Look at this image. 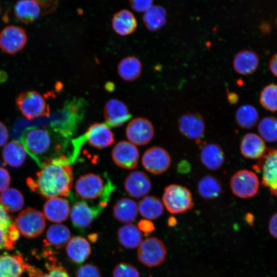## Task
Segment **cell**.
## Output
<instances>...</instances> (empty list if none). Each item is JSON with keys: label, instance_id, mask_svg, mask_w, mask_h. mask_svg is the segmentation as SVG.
<instances>
[{"label": "cell", "instance_id": "obj_1", "mask_svg": "<svg viewBox=\"0 0 277 277\" xmlns=\"http://www.w3.org/2000/svg\"><path fill=\"white\" fill-rule=\"evenodd\" d=\"M35 178L29 177L27 184L33 191L46 198L68 196L73 183L72 168L64 154L44 161Z\"/></svg>", "mask_w": 277, "mask_h": 277}, {"label": "cell", "instance_id": "obj_2", "mask_svg": "<svg viewBox=\"0 0 277 277\" xmlns=\"http://www.w3.org/2000/svg\"><path fill=\"white\" fill-rule=\"evenodd\" d=\"M37 127H28L21 136V143L26 153L39 166L45 161L61 155L64 142L60 134Z\"/></svg>", "mask_w": 277, "mask_h": 277}, {"label": "cell", "instance_id": "obj_3", "mask_svg": "<svg viewBox=\"0 0 277 277\" xmlns=\"http://www.w3.org/2000/svg\"><path fill=\"white\" fill-rule=\"evenodd\" d=\"M86 103L83 98L67 101L58 112V117L52 122V129L66 138L72 134L85 112Z\"/></svg>", "mask_w": 277, "mask_h": 277}, {"label": "cell", "instance_id": "obj_4", "mask_svg": "<svg viewBox=\"0 0 277 277\" xmlns=\"http://www.w3.org/2000/svg\"><path fill=\"white\" fill-rule=\"evenodd\" d=\"M162 201L167 211L173 214L185 213L194 206L190 191L177 184H171L165 188Z\"/></svg>", "mask_w": 277, "mask_h": 277}, {"label": "cell", "instance_id": "obj_5", "mask_svg": "<svg viewBox=\"0 0 277 277\" xmlns=\"http://www.w3.org/2000/svg\"><path fill=\"white\" fill-rule=\"evenodd\" d=\"M16 104L21 113L28 120L50 115L49 105L43 96L35 90L21 92L16 98Z\"/></svg>", "mask_w": 277, "mask_h": 277}, {"label": "cell", "instance_id": "obj_6", "mask_svg": "<svg viewBox=\"0 0 277 277\" xmlns=\"http://www.w3.org/2000/svg\"><path fill=\"white\" fill-rule=\"evenodd\" d=\"M19 233L28 238H35L44 231L46 220L39 211L28 208L21 212L14 220Z\"/></svg>", "mask_w": 277, "mask_h": 277}, {"label": "cell", "instance_id": "obj_7", "mask_svg": "<svg viewBox=\"0 0 277 277\" xmlns=\"http://www.w3.org/2000/svg\"><path fill=\"white\" fill-rule=\"evenodd\" d=\"M137 252L138 260L142 264L153 267L163 262L167 254V249L161 240L151 237L142 241Z\"/></svg>", "mask_w": 277, "mask_h": 277}, {"label": "cell", "instance_id": "obj_8", "mask_svg": "<svg viewBox=\"0 0 277 277\" xmlns=\"http://www.w3.org/2000/svg\"><path fill=\"white\" fill-rule=\"evenodd\" d=\"M259 180L256 174L247 169L236 172L231 177L230 186L232 192L241 199L255 196L259 191Z\"/></svg>", "mask_w": 277, "mask_h": 277}, {"label": "cell", "instance_id": "obj_9", "mask_svg": "<svg viewBox=\"0 0 277 277\" xmlns=\"http://www.w3.org/2000/svg\"><path fill=\"white\" fill-rule=\"evenodd\" d=\"M254 168L262 173L261 183L271 193L277 195V150L267 149L264 155L259 159Z\"/></svg>", "mask_w": 277, "mask_h": 277}, {"label": "cell", "instance_id": "obj_10", "mask_svg": "<svg viewBox=\"0 0 277 277\" xmlns=\"http://www.w3.org/2000/svg\"><path fill=\"white\" fill-rule=\"evenodd\" d=\"M27 39V33L23 28L6 26L0 32V49L10 55L16 54L25 47Z\"/></svg>", "mask_w": 277, "mask_h": 277}, {"label": "cell", "instance_id": "obj_11", "mask_svg": "<svg viewBox=\"0 0 277 277\" xmlns=\"http://www.w3.org/2000/svg\"><path fill=\"white\" fill-rule=\"evenodd\" d=\"M154 135V128L147 118L138 117L130 121L126 128V135L128 141L137 146L148 144Z\"/></svg>", "mask_w": 277, "mask_h": 277}, {"label": "cell", "instance_id": "obj_12", "mask_svg": "<svg viewBox=\"0 0 277 277\" xmlns=\"http://www.w3.org/2000/svg\"><path fill=\"white\" fill-rule=\"evenodd\" d=\"M171 156L168 151L160 146L148 149L143 154L142 164L144 168L153 174H161L170 167Z\"/></svg>", "mask_w": 277, "mask_h": 277}, {"label": "cell", "instance_id": "obj_13", "mask_svg": "<svg viewBox=\"0 0 277 277\" xmlns=\"http://www.w3.org/2000/svg\"><path fill=\"white\" fill-rule=\"evenodd\" d=\"M139 154L136 146L125 141L116 143L111 151V157L114 163L120 167L129 170L136 167Z\"/></svg>", "mask_w": 277, "mask_h": 277}, {"label": "cell", "instance_id": "obj_14", "mask_svg": "<svg viewBox=\"0 0 277 277\" xmlns=\"http://www.w3.org/2000/svg\"><path fill=\"white\" fill-rule=\"evenodd\" d=\"M74 188L77 194L85 200H95L104 192V181L98 175L87 173L81 176L76 181Z\"/></svg>", "mask_w": 277, "mask_h": 277}, {"label": "cell", "instance_id": "obj_15", "mask_svg": "<svg viewBox=\"0 0 277 277\" xmlns=\"http://www.w3.org/2000/svg\"><path fill=\"white\" fill-rule=\"evenodd\" d=\"M178 129L184 137L197 141L205 134V123L204 118L198 113H186L178 121Z\"/></svg>", "mask_w": 277, "mask_h": 277}, {"label": "cell", "instance_id": "obj_16", "mask_svg": "<svg viewBox=\"0 0 277 277\" xmlns=\"http://www.w3.org/2000/svg\"><path fill=\"white\" fill-rule=\"evenodd\" d=\"M104 206L90 207L87 202L75 203L70 209V217L73 226L82 231L90 227Z\"/></svg>", "mask_w": 277, "mask_h": 277}, {"label": "cell", "instance_id": "obj_17", "mask_svg": "<svg viewBox=\"0 0 277 277\" xmlns=\"http://www.w3.org/2000/svg\"><path fill=\"white\" fill-rule=\"evenodd\" d=\"M19 237L14 221L0 204V250L12 249Z\"/></svg>", "mask_w": 277, "mask_h": 277}, {"label": "cell", "instance_id": "obj_18", "mask_svg": "<svg viewBox=\"0 0 277 277\" xmlns=\"http://www.w3.org/2000/svg\"><path fill=\"white\" fill-rule=\"evenodd\" d=\"M104 116L107 124L112 127L121 126L131 117L126 104L114 98L106 102L104 108Z\"/></svg>", "mask_w": 277, "mask_h": 277}, {"label": "cell", "instance_id": "obj_19", "mask_svg": "<svg viewBox=\"0 0 277 277\" xmlns=\"http://www.w3.org/2000/svg\"><path fill=\"white\" fill-rule=\"evenodd\" d=\"M151 187L149 176L141 171L131 172L124 181V188L127 193L136 199L145 196L151 190Z\"/></svg>", "mask_w": 277, "mask_h": 277}, {"label": "cell", "instance_id": "obj_20", "mask_svg": "<svg viewBox=\"0 0 277 277\" xmlns=\"http://www.w3.org/2000/svg\"><path fill=\"white\" fill-rule=\"evenodd\" d=\"M85 137L91 146L98 149L108 147L114 142L113 132L104 123H95L90 126Z\"/></svg>", "mask_w": 277, "mask_h": 277}, {"label": "cell", "instance_id": "obj_21", "mask_svg": "<svg viewBox=\"0 0 277 277\" xmlns=\"http://www.w3.org/2000/svg\"><path fill=\"white\" fill-rule=\"evenodd\" d=\"M30 268L21 254L0 255V277H21Z\"/></svg>", "mask_w": 277, "mask_h": 277}, {"label": "cell", "instance_id": "obj_22", "mask_svg": "<svg viewBox=\"0 0 277 277\" xmlns=\"http://www.w3.org/2000/svg\"><path fill=\"white\" fill-rule=\"evenodd\" d=\"M44 216L54 223H61L68 218L70 209L67 200L60 197L49 198L43 207Z\"/></svg>", "mask_w": 277, "mask_h": 277}, {"label": "cell", "instance_id": "obj_23", "mask_svg": "<svg viewBox=\"0 0 277 277\" xmlns=\"http://www.w3.org/2000/svg\"><path fill=\"white\" fill-rule=\"evenodd\" d=\"M232 65L236 73L248 75L253 73L258 69L259 57L258 54L252 50H242L235 55Z\"/></svg>", "mask_w": 277, "mask_h": 277}, {"label": "cell", "instance_id": "obj_24", "mask_svg": "<svg viewBox=\"0 0 277 277\" xmlns=\"http://www.w3.org/2000/svg\"><path fill=\"white\" fill-rule=\"evenodd\" d=\"M267 149L264 141L253 133L245 134L240 143L241 153L247 159L259 160L264 155Z\"/></svg>", "mask_w": 277, "mask_h": 277}, {"label": "cell", "instance_id": "obj_25", "mask_svg": "<svg viewBox=\"0 0 277 277\" xmlns=\"http://www.w3.org/2000/svg\"><path fill=\"white\" fill-rule=\"evenodd\" d=\"M200 160L206 168L215 171L219 169L224 162V152L222 148L218 144H206L201 150Z\"/></svg>", "mask_w": 277, "mask_h": 277}, {"label": "cell", "instance_id": "obj_26", "mask_svg": "<svg viewBox=\"0 0 277 277\" xmlns=\"http://www.w3.org/2000/svg\"><path fill=\"white\" fill-rule=\"evenodd\" d=\"M42 12L41 6L35 0H18L14 6L15 17L25 24L34 22Z\"/></svg>", "mask_w": 277, "mask_h": 277}, {"label": "cell", "instance_id": "obj_27", "mask_svg": "<svg viewBox=\"0 0 277 277\" xmlns=\"http://www.w3.org/2000/svg\"><path fill=\"white\" fill-rule=\"evenodd\" d=\"M91 246L84 238L76 236L70 239L66 245V254L74 263L80 264L88 259L91 253Z\"/></svg>", "mask_w": 277, "mask_h": 277}, {"label": "cell", "instance_id": "obj_28", "mask_svg": "<svg viewBox=\"0 0 277 277\" xmlns=\"http://www.w3.org/2000/svg\"><path fill=\"white\" fill-rule=\"evenodd\" d=\"M138 205L133 200L127 197L118 200L113 206V213L119 222L129 224L137 217Z\"/></svg>", "mask_w": 277, "mask_h": 277}, {"label": "cell", "instance_id": "obj_29", "mask_svg": "<svg viewBox=\"0 0 277 277\" xmlns=\"http://www.w3.org/2000/svg\"><path fill=\"white\" fill-rule=\"evenodd\" d=\"M112 26L117 34L122 36L128 35L135 30L137 21L130 11L123 9L114 14Z\"/></svg>", "mask_w": 277, "mask_h": 277}, {"label": "cell", "instance_id": "obj_30", "mask_svg": "<svg viewBox=\"0 0 277 277\" xmlns=\"http://www.w3.org/2000/svg\"><path fill=\"white\" fill-rule=\"evenodd\" d=\"M117 237L119 243L126 249H134L142 241V234L138 227L129 223L121 226L117 230Z\"/></svg>", "mask_w": 277, "mask_h": 277}, {"label": "cell", "instance_id": "obj_31", "mask_svg": "<svg viewBox=\"0 0 277 277\" xmlns=\"http://www.w3.org/2000/svg\"><path fill=\"white\" fill-rule=\"evenodd\" d=\"M26 152L21 142L12 141L7 143L3 150L2 157L4 162L13 167H18L24 162Z\"/></svg>", "mask_w": 277, "mask_h": 277}, {"label": "cell", "instance_id": "obj_32", "mask_svg": "<svg viewBox=\"0 0 277 277\" xmlns=\"http://www.w3.org/2000/svg\"><path fill=\"white\" fill-rule=\"evenodd\" d=\"M70 238V231L66 226L55 224L47 229L45 242L56 249H60L67 245Z\"/></svg>", "mask_w": 277, "mask_h": 277}, {"label": "cell", "instance_id": "obj_33", "mask_svg": "<svg viewBox=\"0 0 277 277\" xmlns=\"http://www.w3.org/2000/svg\"><path fill=\"white\" fill-rule=\"evenodd\" d=\"M140 214L148 220H155L160 217L164 211L162 201L153 195L144 196L138 205Z\"/></svg>", "mask_w": 277, "mask_h": 277}, {"label": "cell", "instance_id": "obj_34", "mask_svg": "<svg viewBox=\"0 0 277 277\" xmlns=\"http://www.w3.org/2000/svg\"><path fill=\"white\" fill-rule=\"evenodd\" d=\"M142 71L141 61L135 56H128L120 61L117 66L119 76L126 81L137 79Z\"/></svg>", "mask_w": 277, "mask_h": 277}, {"label": "cell", "instance_id": "obj_35", "mask_svg": "<svg viewBox=\"0 0 277 277\" xmlns=\"http://www.w3.org/2000/svg\"><path fill=\"white\" fill-rule=\"evenodd\" d=\"M0 204L7 212H15L23 207L24 199L19 190L8 188L0 192Z\"/></svg>", "mask_w": 277, "mask_h": 277}, {"label": "cell", "instance_id": "obj_36", "mask_svg": "<svg viewBox=\"0 0 277 277\" xmlns=\"http://www.w3.org/2000/svg\"><path fill=\"white\" fill-rule=\"evenodd\" d=\"M197 191L200 195L204 199L217 198L222 191L220 181L215 177L207 175L203 177L197 184Z\"/></svg>", "mask_w": 277, "mask_h": 277}, {"label": "cell", "instance_id": "obj_37", "mask_svg": "<svg viewBox=\"0 0 277 277\" xmlns=\"http://www.w3.org/2000/svg\"><path fill=\"white\" fill-rule=\"evenodd\" d=\"M143 20L146 28L150 31H157L166 22V12L160 6H152L145 12Z\"/></svg>", "mask_w": 277, "mask_h": 277}, {"label": "cell", "instance_id": "obj_38", "mask_svg": "<svg viewBox=\"0 0 277 277\" xmlns=\"http://www.w3.org/2000/svg\"><path fill=\"white\" fill-rule=\"evenodd\" d=\"M235 119L238 126L241 128L249 129L257 123L259 114L255 107L250 105H244L236 110Z\"/></svg>", "mask_w": 277, "mask_h": 277}, {"label": "cell", "instance_id": "obj_39", "mask_svg": "<svg viewBox=\"0 0 277 277\" xmlns=\"http://www.w3.org/2000/svg\"><path fill=\"white\" fill-rule=\"evenodd\" d=\"M258 130L261 138L267 142L277 141V118L266 116L259 122Z\"/></svg>", "mask_w": 277, "mask_h": 277}, {"label": "cell", "instance_id": "obj_40", "mask_svg": "<svg viewBox=\"0 0 277 277\" xmlns=\"http://www.w3.org/2000/svg\"><path fill=\"white\" fill-rule=\"evenodd\" d=\"M260 103L265 109L277 111V84H271L264 88L260 93Z\"/></svg>", "mask_w": 277, "mask_h": 277}, {"label": "cell", "instance_id": "obj_41", "mask_svg": "<svg viewBox=\"0 0 277 277\" xmlns=\"http://www.w3.org/2000/svg\"><path fill=\"white\" fill-rule=\"evenodd\" d=\"M47 271L43 272L39 269H31L30 277H70L66 269L62 265H58L54 261L46 264Z\"/></svg>", "mask_w": 277, "mask_h": 277}, {"label": "cell", "instance_id": "obj_42", "mask_svg": "<svg viewBox=\"0 0 277 277\" xmlns=\"http://www.w3.org/2000/svg\"><path fill=\"white\" fill-rule=\"evenodd\" d=\"M112 277H140L137 269L132 264L122 262L113 269Z\"/></svg>", "mask_w": 277, "mask_h": 277}, {"label": "cell", "instance_id": "obj_43", "mask_svg": "<svg viewBox=\"0 0 277 277\" xmlns=\"http://www.w3.org/2000/svg\"><path fill=\"white\" fill-rule=\"evenodd\" d=\"M76 277H102L101 271L95 265L86 264L80 266L76 273Z\"/></svg>", "mask_w": 277, "mask_h": 277}, {"label": "cell", "instance_id": "obj_44", "mask_svg": "<svg viewBox=\"0 0 277 277\" xmlns=\"http://www.w3.org/2000/svg\"><path fill=\"white\" fill-rule=\"evenodd\" d=\"M153 0H129L131 7L137 12H145L153 5Z\"/></svg>", "mask_w": 277, "mask_h": 277}, {"label": "cell", "instance_id": "obj_45", "mask_svg": "<svg viewBox=\"0 0 277 277\" xmlns=\"http://www.w3.org/2000/svg\"><path fill=\"white\" fill-rule=\"evenodd\" d=\"M10 181L9 172L6 169L0 167V192L8 188Z\"/></svg>", "mask_w": 277, "mask_h": 277}, {"label": "cell", "instance_id": "obj_46", "mask_svg": "<svg viewBox=\"0 0 277 277\" xmlns=\"http://www.w3.org/2000/svg\"><path fill=\"white\" fill-rule=\"evenodd\" d=\"M137 227L141 232H144L145 235H148L155 229L153 224L148 219L141 220Z\"/></svg>", "mask_w": 277, "mask_h": 277}, {"label": "cell", "instance_id": "obj_47", "mask_svg": "<svg viewBox=\"0 0 277 277\" xmlns=\"http://www.w3.org/2000/svg\"><path fill=\"white\" fill-rule=\"evenodd\" d=\"M268 230L270 235L277 239V212L272 214L269 219Z\"/></svg>", "mask_w": 277, "mask_h": 277}, {"label": "cell", "instance_id": "obj_48", "mask_svg": "<svg viewBox=\"0 0 277 277\" xmlns=\"http://www.w3.org/2000/svg\"><path fill=\"white\" fill-rule=\"evenodd\" d=\"M9 138V132L6 125L0 121V147L5 146Z\"/></svg>", "mask_w": 277, "mask_h": 277}, {"label": "cell", "instance_id": "obj_49", "mask_svg": "<svg viewBox=\"0 0 277 277\" xmlns=\"http://www.w3.org/2000/svg\"><path fill=\"white\" fill-rule=\"evenodd\" d=\"M269 68L271 73L277 77V53L271 57L269 63Z\"/></svg>", "mask_w": 277, "mask_h": 277}, {"label": "cell", "instance_id": "obj_50", "mask_svg": "<svg viewBox=\"0 0 277 277\" xmlns=\"http://www.w3.org/2000/svg\"><path fill=\"white\" fill-rule=\"evenodd\" d=\"M227 99L231 104H236L239 101L238 95L233 92H228L227 93Z\"/></svg>", "mask_w": 277, "mask_h": 277}, {"label": "cell", "instance_id": "obj_51", "mask_svg": "<svg viewBox=\"0 0 277 277\" xmlns=\"http://www.w3.org/2000/svg\"><path fill=\"white\" fill-rule=\"evenodd\" d=\"M41 6L43 12H46L48 11L46 6H48L49 0H35Z\"/></svg>", "mask_w": 277, "mask_h": 277}, {"label": "cell", "instance_id": "obj_52", "mask_svg": "<svg viewBox=\"0 0 277 277\" xmlns=\"http://www.w3.org/2000/svg\"><path fill=\"white\" fill-rule=\"evenodd\" d=\"M167 224L169 227H173L177 224V220L174 216H170L168 218Z\"/></svg>", "mask_w": 277, "mask_h": 277}, {"label": "cell", "instance_id": "obj_53", "mask_svg": "<svg viewBox=\"0 0 277 277\" xmlns=\"http://www.w3.org/2000/svg\"><path fill=\"white\" fill-rule=\"evenodd\" d=\"M1 5H0V15H1Z\"/></svg>", "mask_w": 277, "mask_h": 277}]
</instances>
